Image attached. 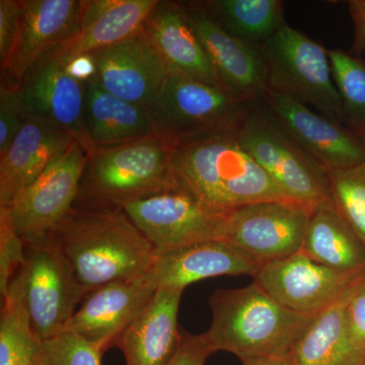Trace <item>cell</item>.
Masks as SVG:
<instances>
[{"label":"cell","mask_w":365,"mask_h":365,"mask_svg":"<svg viewBox=\"0 0 365 365\" xmlns=\"http://www.w3.org/2000/svg\"><path fill=\"white\" fill-rule=\"evenodd\" d=\"M47 240L66 257L86 294L146 275L155 257L119 206H74Z\"/></svg>","instance_id":"6da1fadb"},{"label":"cell","mask_w":365,"mask_h":365,"mask_svg":"<svg viewBox=\"0 0 365 365\" xmlns=\"http://www.w3.org/2000/svg\"><path fill=\"white\" fill-rule=\"evenodd\" d=\"M172 172L176 189L215 210L271 201L295 202L242 148L235 129L178 143Z\"/></svg>","instance_id":"7a4b0ae2"},{"label":"cell","mask_w":365,"mask_h":365,"mask_svg":"<svg viewBox=\"0 0 365 365\" xmlns=\"http://www.w3.org/2000/svg\"><path fill=\"white\" fill-rule=\"evenodd\" d=\"M212 323L201 334L211 352L227 351L241 360L292 354L314 314L290 311L254 282L217 289L209 299Z\"/></svg>","instance_id":"3957f363"},{"label":"cell","mask_w":365,"mask_h":365,"mask_svg":"<svg viewBox=\"0 0 365 365\" xmlns=\"http://www.w3.org/2000/svg\"><path fill=\"white\" fill-rule=\"evenodd\" d=\"M177 143L153 133L97 148L88 155L74 206H120L176 189L172 160Z\"/></svg>","instance_id":"277c9868"},{"label":"cell","mask_w":365,"mask_h":365,"mask_svg":"<svg viewBox=\"0 0 365 365\" xmlns=\"http://www.w3.org/2000/svg\"><path fill=\"white\" fill-rule=\"evenodd\" d=\"M86 294L66 257L47 240L26 245L25 261L6 295L20 302L44 343L63 333Z\"/></svg>","instance_id":"5b68a950"},{"label":"cell","mask_w":365,"mask_h":365,"mask_svg":"<svg viewBox=\"0 0 365 365\" xmlns=\"http://www.w3.org/2000/svg\"><path fill=\"white\" fill-rule=\"evenodd\" d=\"M259 48L267 64L269 90L313 106L345 125L342 100L323 45L285 23Z\"/></svg>","instance_id":"8992f818"},{"label":"cell","mask_w":365,"mask_h":365,"mask_svg":"<svg viewBox=\"0 0 365 365\" xmlns=\"http://www.w3.org/2000/svg\"><path fill=\"white\" fill-rule=\"evenodd\" d=\"M235 133L242 148L288 198L312 207L331 201L325 170L262 104L251 108L235 126Z\"/></svg>","instance_id":"52a82bcc"},{"label":"cell","mask_w":365,"mask_h":365,"mask_svg":"<svg viewBox=\"0 0 365 365\" xmlns=\"http://www.w3.org/2000/svg\"><path fill=\"white\" fill-rule=\"evenodd\" d=\"M254 106L237 102L220 86L170 72L150 114L155 133L181 143L235 129Z\"/></svg>","instance_id":"ba28073f"},{"label":"cell","mask_w":365,"mask_h":365,"mask_svg":"<svg viewBox=\"0 0 365 365\" xmlns=\"http://www.w3.org/2000/svg\"><path fill=\"white\" fill-rule=\"evenodd\" d=\"M119 207L150 241L157 254L197 242L225 239L230 211L207 207L181 190L128 201Z\"/></svg>","instance_id":"9c48e42d"},{"label":"cell","mask_w":365,"mask_h":365,"mask_svg":"<svg viewBox=\"0 0 365 365\" xmlns=\"http://www.w3.org/2000/svg\"><path fill=\"white\" fill-rule=\"evenodd\" d=\"M88 153L78 141L67 148L7 206L9 217L26 245L47 241L78 199Z\"/></svg>","instance_id":"30bf717a"},{"label":"cell","mask_w":365,"mask_h":365,"mask_svg":"<svg viewBox=\"0 0 365 365\" xmlns=\"http://www.w3.org/2000/svg\"><path fill=\"white\" fill-rule=\"evenodd\" d=\"M364 271L341 272L299 252L263 264L253 277L254 282L290 311L316 314L349 294Z\"/></svg>","instance_id":"8fae6325"},{"label":"cell","mask_w":365,"mask_h":365,"mask_svg":"<svg viewBox=\"0 0 365 365\" xmlns=\"http://www.w3.org/2000/svg\"><path fill=\"white\" fill-rule=\"evenodd\" d=\"M262 106L326 173L365 163V146L344 124L312 111L299 101L269 90Z\"/></svg>","instance_id":"7c38bea8"},{"label":"cell","mask_w":365,"mask_h":365,"mask_svg":"<svg viewBox=\"0 0 365 365\" xmlns=\"http://www.w3.org/2000/svg\"><path fill=\"white\" fill-rule=\"evenodd\" d=\"M314 207L297 202L249 204L228 213L225 240L262 265L299 253Z\"/></svg>","instance_id":"4fadbf2b"},{"label":"cell","mask_w":365,"mask_h":365,"mask_svg":"<svg viewBox=\"0 0 365 365\" xmlns=\"http://www.w3.org/2000/svg\"><path fill=\"white\" fill-rule=\"evenodd\" d=\"M182 4L223 90L242 104H262L269 83L267 64L260 48L228 34L193 2Z\"/></svg>","instance_id":"5bb4252c"},{"label":"cell","mask_w":365,"mask_h":365,"mask_svg":"<svg viewBox=\"0 0 365 365\" xmlns=\"http://www.w3.org/2000/svg\"><path fill=\"white\" fill-rule=\"evenodd\" d=\"M85 85L67 71L63 62L46 55L26 74L18 90L26 118L56 125L91 155L97 148L85 123Z\"/></svg>","instance_id":"9a60e30c"},{"label":"cell","mask_w":365,"mask_h":365,"mask_svg":"<svg viewBox=\"0 0 365 365\" xmlns=\"http://www.w3.org/2000/svg\"><path fill=\"white\" fill-rule=\"evenodd\" d=\"M158 289L148 273L98 287L86 295L63 333L74 334L105 353L116 347Z\"/></svg>","instance_id":"2e32d148"},{"label":"cell","mask_w":365,"mask_h":365,"mask_svg":"<svg viewBox=\"0 0 365 365\" xmlns=\"http://www.w3.org/2000/svg\"><path fill=\"white\" fill-rule=\"evenodd\" d=\"M86 0H20V26L1 83L18 86L46 55L78 30Z\"/></svg>","instance_id":"e0dca14e"},{"label":"cell","mask_w":365,"mask_h":365,"mask_svg":"<svg viewBox=\"0 0 365 365\" xmlns=\"http://www.w3.org/2000/svg\"><path fill=\"white\" fill-rule=\"evenodd\" d=\"M98 85L116 97L150 110L170 71L143 32L91 54Z\"/></svg>","instance_id":"ac0fdd59"},{"label":"cell","mask_w":365,"mask_h":365,"mask_svg":"<svg viewBox=\"0 0 365 365\" xmlns=\"http://www.w3.org/2000/svg\"><path fill=\"white\" fill-rule=\"evenodd\" d=\"M261 266L232 242L216 239L155 253L148 275L158 288L184 290L192 283L216 276H254Z\"/></svg>","instance_id":"d6986e66"},{"label":"cell","mask_w":365,"mask_h":365,"mask_svg":"<svg viewBox=\"0 0 365 365\" xmlns=\"http://www.w3.org/2000/svg\"><path fill=\"white\" fill-rule=\"evenodd\" d=\"M160 0H86L78 30L49 53L64 64L140 32Z\"/></svg>","instance_id":"ffe728a7"},{"label":"cell","mask_w":365,"mask_h":365,"mask_svg":"<svg viewBox=\"0 0 365 365\" xmlns=\"http://www.w3.org/2000/svg\"><path fill=\"white\" fill-rule=\"evenodd\" d=\"M76 141L56 125L28 117L6 153L0 155V207H7Z\"/></svg>","instance_id":"44dd1931"},{"label":"cell","mask_w":365,"mask_h":365,"mask_svg":"<svg viewBox=\"0 0 365 365\" xmlns=\"http://www.w3.org/2000/svg\"><path fill=\"white\" fill-rule=\"evenodd\" d=\"M141 32L170 72H180L222 88L190 24L182 2H158L146 19Z\"/></svg>","instance_id":"7402d4cb"},{"label":"cell","mask_w":365,"mask_h":365,"mask_svg":"<svg viewBox=\"0 0 365 365\" xmlns=\"http://www.w3.org/2000/svg\"><path fill=\"white\" fill-rule=\"evenodd\" d=\"M184 290L158 288L150 304L127 328L116 347L126 365H169L181 345L178 313Z\"/></svg>","instance_id":"603a6c76"},{"label":"cell","mask_w":365,"mask_h":365,"mask_svg":"<svg viewBox=\"0 0 365 365\" xmlns=\"http://www.w3.org/2000/svg\"><path fill=\"white\" fill-rule=\"evenodd\" d=\"M85 123L96 148H110L155 133L150 111L104 90L93 76L85 85Z\"/></svg>","instance_id":"cb8c5ba5"},{"label":"cell","mask_w":365,"mask_h":365,"mask_svg":"<svg viewBox=\"0 0 365 365\" xmlns=\"http://www.w3.org/2000/svg\"><path fill=\"white\" fill-rule=\"evenodd\" d=\"M300 252L341 272L365 270V246L341 217L332 201L318 204L312 210Z\"/></svg>","instance_id":"d4e9b609"},{"label":"cell","mask_w":365,"mask_h":365,"mask_svg":"<svg viewBox=\"0 0 365 365\" xmlns=\"http://www.w3.org/2000/svg\"><path fill=\"white\" fill-rule=\"evenodd\" d=\"M351 292L314 314L292 349L297 365H356L348 338L346 314Z\"/></svg>","instance_id":"484cf974"},{"label":"cell","mask_w":365,"mask_h":365,"mask_svg":"<svg viewBox=\"0 0 365 365\" xmlns=\"http://www.w3.org/2000/svg\"><path fill=\"white\" fill-rule=\"evenodd\" d=\"M237 39L260 47L284 21L280 0H201L192 1Z\"/></svg>","instance_id":"4316f807"},{"label":"cell","mask_w":365,"mask_h":365,"mask_svg":"<svg viewBox=\"0 0 365 365\" xmlns=\"http://www.w3.org/2000/svg\"><path fill=\"white\" fill-rule=\"evenodd\" d=\"M2 300L0 365L42 364L43 342L34 333L20 302L11 295Z\"/></svg>","instance_id":"83f0119b"},{"label":"cell","mask_w":365,"mask_h":365,"mask_svg":"<svg viewBox=\"0 0 365 365\" xmlns=\"http://www.w3.org/2000/svg\"><path fill=\"white\" fill-rule=\"evenodd\" d=\"M339 91L345 125L353 132L365 126V63L342 50H327Z\"/></svg>","instance_id":"f1b7e54d"},{"label":"cell","mask_w":365,"mask_h":365,"mask_svg":"<svg viewBox=\"0 0 365 365\" xmlns=\"http://www.w3.org/2000/svg\"><path fill=\"white\" fill-rule=\"evenodd\" d=\"M327 176L334 207L365 246V163Z\"/></svg>","instance_id":"f546056e"},{"label":"cell","mask_w":365,"mask_h":365,"mask_svg":"<svg viewBox=\"0 0 365 365\" xmlns=\"http://www.w3.org/2000/svg\"><path fill=\"white\" fill-rule=\"evenodd\" d=\"M47 365H102L104 353L74 334L64 332L43 343Z\"/></svg>","instance_id":"4dcf8cb0"},{"label":"cell","mask_w":365,"mask_h":365,"mask_svg":"<svg viewBox=\"0 0 365 365\" xmlns=\"http://www.w3.org/2000/svg\"><path fill=\"white\" fill-rule=\"evenodd\" d=\"M26 245L16 234L9 211L0 207V292L7 294L11 280L25 261Z\"/></svg>","instance_id":"1f68e13d"},{"label":"cell","mask_w":365,"mask_h":365,"mask_svg":"<svg viewBox=\"0 0 365 365\" xmlns=\"http://www.w3.org/2000/svg\"><path fill=\"white\" fill-rule=\"evenodd\" d=\"M346 314L353 359L356 365H361L365 359V270L352 288Z\"/></svg>","instance_id":"d6a6232c"},{"label":"cell","mask_w":365,"mask_h":365,"mask_svg":"<svg viewBox=\"0 0 365 365\" xmlns=\"http://www.w3.org/2000/svg\"><path fill=\"white\" fill-rule=\"evenodd\" d=\"M26 117L18 86H0V155L6 153L25 123Z\"/></svg>","instance_id":"836d02e7"},{"label":"cell","mask_w":365,"mask_h":365,"mask_svg":"<svg viewBox=\"0 0 365 365\" xmlns=\"http://www.w3.org/2000/svg\"><path fill=\"white\" fill-rule=\"evenodd\" d=\"M20 26V0H0V66H6Z\"/></svg>","instance_id":"e575fe53"},{"label":"cell","mask_w":365,"mask_h":365,"mask_svg":"<svg viewBox=\"0 0 365 365\" xmlns=\"http://www.w3.org/2000/svg\"><path fill=\"white\" fill-rule=\"evenodd\" d=\"M212 352L205 345L201 335L184 334L179 350L169 365H204Z\"/></svg>","instance_id":"d590c367"},{"label":"cell","mask_w":365,"mask_h":365,"mask_svg":"<svg viewBox=\"0 0 365 365\" xmlns=\"http://www.w3.org/2000/svg\"><path fill=\"white\" fill-rule=\"evenodd\" d=\"M350 16L352 19L353 44L350 54L359 56L365 51V0H350L348 1Z\"/></svg>","instance_id":"8d00e7d4"},{"label":"cell","mask_w":365,"mask_h":365,"mask_svg":"<svg viewBox=\"0 0 365 365\" xmlns=\"http://www.w3.org/2000/svg\"><path fill=\"white\" fill-rule=\"evenodd\" d=\"M242 365H297L292 354L284 356L260 357L242 360Z\"/></svg>","instance_id":"74e56055"},{"label":"cell","mask_w":365,"mask_h":365,"mask_svg":"<svg viewBox=\"0 0 365 365\" xmlns=\"http://www.w3.org/2000/svg\"><path fill=\"white\" fill-rule=\"evenodd\" d=\"M354 133L359 137L360 140L362 141L365 146V126L359 129V130L354 131Z\"/></svg>","instance_id":"f35d334b"},{"label":"cell","mask_w":365,"mask_h":365,"mask_svg":"<svg viewBox=\"0 0 365 365\" xmlns=\"http://www.w3.org/2000/svg\"><path fill=\"white\" fill-rule=\"evenodd\" d=\"M41 365H47L45 364L44 359H43L42 364H41Z\"/></svg>","instance_id":"ab89813d"},{"label":"cell","mask_w":365,"mask_h":365,"mask_svg":"<svg viewBox=\"0 0 365 365\" xmlns=\"http://www.w3.org/2000/svg\"><path fill=\"white\" fill-rule=\"evenodd\" d=\"M361 365H365V359L364 360V362H362Z\"/></svg>","instance_id":"60d3db41"}]
</instances>
